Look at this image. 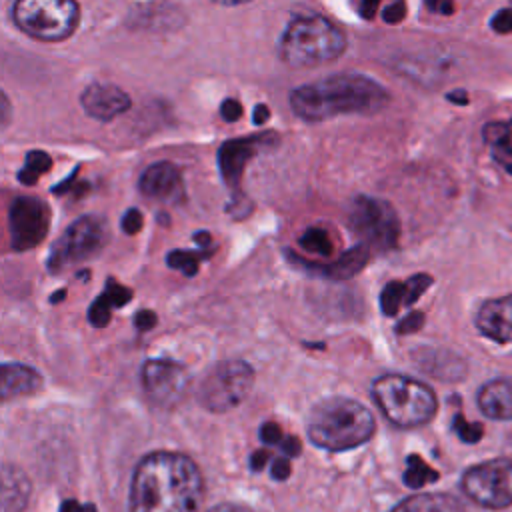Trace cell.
I'll return each instance as SVG.
<instances>
[{
  "label": "cell",
  "mask_w": 512,
  "mask_h": 512,
  "mask_svg": "<svg viewBox=\"0 0 512 512\" xmlns=\"http://www.w3.org/2000/svg\"><path fill=\"white\" fill-rule=\"evenodd\" d=\"M204 478L198 464L182 454L158 450L134 468L128 512H200Z\"/></svg>",
  "instance_id": "1"
},
{
  "label": "cell",
  "mask_w": 512,
  "mask_h": 512,
  "mask_svg": "<svg viewBox=\"0 0 512 512\" xmlns=\"http://www.w3.org/2000/svg\"><path fill=\"white\" fill-rule=\"evenodd\" d=\"M388 104V92L364 74H334L298 86L290 94L294 114L308 122H322L342 114H374Z\"/></svg>",
  "instance_id": "2"
},
{
  "label": "cell",
  "mask_w": 512,
  "mask_h": 512,
  "mask_svg": "<svg viewBox=\"0 0 512 512\" xmlns=\"http://www.w3.org/2000/svg\"><path fill=\"white\" fill-rule=\"evenodd\" d=\"M376 430L372 412L358 400L332 396L318 402L310 414L306 432L314 446L328 452H344L366 444Z\"/></svg>",
  "instance_id": "3"
},
{
  "label": "cell",
  "mask_w": 512,
  "mask_h": 512,
  "mask_svg": "<svg viewBox=\"0 0 512 512\" xmlns=\"http://www.w3.org/2000/svg\"><path fill=\"white\" fill-rule=\"evenodd\" d=\"M372 398L380 412L400 428H416L436 414V394L424 382L404 374H384L372 382Z\"/></svg>",
  "instance_id": "4"
},
{
  "label": "cell",
  "mask_w": 512,
  "mask_h": 512,
  "mask_svg": "<svg viewBox=\"0 0 512 512\" xmlns=\"http://www.w3.org/2000/svg\"><path fill=\"white\" fill-rule=\"evenodd\" d=\"M346 48V38L324 16H298L282 34L280 56L286 64L304 68L336 60Z\"/></svg>",
  "instance_id": "5"
},
{
  "label": "cell",
  "mask_w": 512,
  "mask_h": 512,
  "mask_svg": "<svg viewBox=\"0 0 512 512\" xmlns=\"http://www.w3.org/2000/svg\"><path fill=\"white\" fill-rule=\"evenodd\" d=\"M12 14L24 34L42 42L68 38L80 18L74 0H16Z\"/></svg>",
  "instance_id": "6"
},
{
  "label": "cell",
  "mask_w": 512,
  "mask_h": 512,
  "mask_svg": "<svg viewBox=\"0 0 512 512\" xmlns=\"http://www.w3.org/2000/svg\"><path fill=\"white\" fill-rule=\"evenodd\" d=\"M254 384V370L242 358L216 364L198 388V402L210 412H228L240 406Z\"/></svg>",
  "instance_id": "7"
},
{
  "label": "cell",
  "mask_w": 512,
  "mask_h": 512,
  "mask_svg": "<svg viewBox=\"0 0 512 512\" xmlns=\"http://www.w3.org/2000/svg\"><path fill=\"white\" fill-rule=\"evenodd\" d=\"M108 240L106 222L100 216L88 214L74 220L66 232L52 244L46 268L58 274L74 264H80L98 254Z\"/></svg>",
  "instance_id": "8"
},
{
  "label": "cell",
  "mask_w": 512,
  "mask_h": 512,
  "mask_svg": "<svg viewBox=\"0 0 512 512\" xmlns=\"http://www.w3.org/2000/svg\"><path fill=\"white\" fill-rule=\"evenodd\" d=\"M350 228L362 244L376 250H392L400 238V220L392 204L372 196H358L348 212Z\"/></svg>",
  "instance_id": "9"
},
{
  "label": "cell",
  "mask_w": 512,
  "mask_h": 512,
  "mask_svg": "<svg viewBox=\"0 0 512 512\" xmlns=\"http://www.w3.org/2000/svg\"><path fill=\"white\" fill-rule=\"evenodd\" d=\"M460 486L482 508L502 510L512 506V458H492L470 466Z\"/></svg>",
  "instance_id": "10"
},
{
  "label": "cell",
  "mask_w": 512,
  "mask_h": 512,
  "mask_svg": "<svg viewBox=\"0 0 512 512\" xmlns=\"http://www.w3.org/2000/svg\"><path fill=\"white\" fill-rule=\"evenodd\" d=\"M140 382L146 398L156 408H176L188 394L190 374L188 370L166 358H150L142 364Z\"/></svg>",
  "instance_id": "11"
},
{
  "label": "cell",
  "mask_w": 512,
  "mask_h": 512,
  "mask_svg": "<svg viewBox=\"0 0 512 512\" xmlns=\"http://www.w3.org/2000/svg\"><path fill=\"white\" fill-rule=\"evenodd\" d=\"M50 228V208L34 196H18L8 210L12 250L24 252L38 246Z\"/></svg>",
  "instance_id": "12"
},
{
  "label": "cell",
  "mask_w": 512,
  "mask_h": 512,
  "mask_svg": "<svg viewBox=\"0 0 512 512\" xmlns=\"http://www.w3.org/2000/svg\"><path fill=\"white\" fill-rule=\"evenodd\" d=\"M276 142L274 132H262L246 138H234L220 146L218 150V168L224 182L230 188H238L242 172L252 156H256L262 148H268Z\"/></svg>",
  "instance_id": "13"
},
{
  "label": "cell",
  "mask_w": 512,
  "mask_h": 512,
  "mask_svg": "<svg viewBox=\"0 0 512 512\" xmlns=\"http://www.w3.org/2000/svg\"><path fill=\"white\" fill-rule=\"evenodd\" d=\"M80 104L88 116L110 122L130 108V96L110 82H92L82 92Z\"/></svg>",
  "instance_id": "14"
},
{
  "label": "cell",
  "mask_w": 512,
  "mask_h": 512,
  "mask_svg": "<svg viewBox=\"0 0 512 512\" xmlns=\"http://www.w3.org/2000/svg\"><path fill=\"white\" fill-rule=\"evenodd\" d=\"M144 196L160 202H178L184 194L180 170L172 162H154L140 176Z\"/></svg>",
  "instance_id": "15"
},
{
  "label": "cell",
  "mask_w": 512,
  "mask_h": 512,
  "mask_svg": "<svg viewBox=\"0 0 512 512\" xmlns=\"http://www.w3.org/2000/svg\"><path fill=\"white\" fill-rule=\"evenodd\" d=\"M476 328L498 344L512 342V294L486 300L476 312Z\"/></svg>",
  "instance_id": "16"
},
{
  "label": "cell",
  "mask_w": 512,
  "mask_h": 512,
  "mask_svg": "<svg viewBox=\"0 0 512 512\" xmlns=\"http://www.w3.org/2000/svg\"><path fill=\"white\" fill-rule=\"evenodd\" d=\"M478 406L492 420H512V376L488 380L478 390Z\"/></svg>",
  "instance_id": "17"
},
{
  "label": "cell",
  "mask_w": 512,
  "mask_h": 512,
  "mask_svg": "<svg viewBox=\"0 0 512 512\" xmlns=\"http://www.w3.org/2000/svg\"><path fill=\"white\" fill-rule=\"evenodd\" d=\"M42 386V376L36 368L26 364H10L6 362L2 366V398H18L26 394H34Z\"/></svg>",
  "instance_id": "18"
},
{
  "label": "cell",
  "mask_w": 512,
  "mask_h": 512,
  "mask_svg": "<svg viewBox=\"0 0 512 512\" xmlns=\"http://www.w3.org/2000/svg\"><path fill=\"white\" fill-rule=\"evenodd\" d=\"M388 512H466L460 498L446 492H422L404 498Z\"/></svg>",
  "instance_id": "19"
},
{
  "label": "cell",
  "mask_w": 512,
  "mask_h": 512,
  "mask_svg": "<svg viewBox=\"0 0 512 512\" xmlns=\"http://www.w3.org/2000/svg\"><path fill=\"white\" fill-rule=\"evenodd\" d=\"M482 138L490 148L492 160L508 174H512V120L488 122L482 128Z\"/></svg>",
  "instance_id": "20"
},
{
  "label": "cell",
  "mask_w": 512,
  "mask_h": 512,
  "mask_svg": "<svg viewBox=\"0 0 512 512\" xmlns=\"http://www.w3.org/2000/svg\"><path fill=\"white\" fill-rule=\"evenodd\" d=\"M30 500V480L16 468L6 464L2 470V506L4 512H22Z\"/></svg>",
  "instance_id": "21"
},
{
  "label": "cell",
  "mask_w": 512,
  "mask_h": 512,
  "mask_svg": "<svg viewBox=\"0 0 512 512\" xmlns=\"http://www.w3.org/2000/svg\"><path fill=\"white\" fill-rule=\"evenodd\" d=\"M132 298V292L124 286H120L118 282L110 280L104 288V292L100 294L98 300L92 302L90 310H88V320L92 326L96 328H102L108 324L110 320V312L112 308H118V306H124L128 300Z\"/></svg>",
  "instance_id": "22"
},
{
  "label": "cell",
  "mask_w": 512,
  "mask_h": 512,
  "mask_svg": "<svg viewBox=\"0 0 512 512\" xmlns=\"http://www.w3.org/2000/svg\"><path fill=\"white\" fill-rule=\"evenodd\" d=\"M368 256H370V246L358 244V246L346 250L336 262H332L328 266H312V268H316V272H320L332 280H346V278L358 274L366 266Z\"/></svg>",
  "instance_id": "23"
},
{
  "label": "cell",
  "mask_w": 512,
  "mask_h": 512,
  "mask_svg": "<svg viewBox=\"0 0 512 512\" xmlns=\"http://www.w3.org/2000/svg\"><path fill=\"white\" fill-rule=\"evenodd\" d=\"M438 480V472L430 468L420 456L412 454L406 460V472H404V484L410 488H422L430 482Z\"/></svg>",
  "instance_id": "24"
},
{
  "label": "cell",
  "mask_w": 512,
  "mask_h": 512,
  "mask_svg": "<svg viewBox=\"0 0 512 512\" xmlns=\"http://www.w3.org/2000/svg\"><path fill=\"white\" fill-rule=\"evenodd\" d=\"M298 242L306 252H312V254H318V256H330L334 252L332 236L328 234V230H324L320 226L306 228Z\"/></svg>",
  "instance_id": "25"
},
{
  "label": "cell",
  "mask_w": 512,
  "mask_h": 512,
  "mask_svg": "<svg viewBox=\"0 0 512 512\" xmlns=\"http://www.w3.org/2000/svg\"><path fill=\"white\" fill-rule=\"evenodd\" d=\"M50 166H52V160H50V156H48L46 152H42V150H32V152H28L26 162H24V166H22L20 172H18V180H20L22 184L30 186V184H34L46 170H50Z\"/></svg>",
  "instance_id": "26"
},
{
  "label": "cell",
  "mask_w": 512,
  "mask_h": 512,
  "mask_svg": "<svg viewBox=\"0 0 512 512\" xmlns=\"http://www.w3.org/2000/svg\"><path fill=\"white\" fill-rule=\"evenodd\" d=\"M400 306H406V284L404 282H388L380 294V308L386 316H394Z\"/></svg>",
  "instance_id": "27"
},
{
  "label": "cell",
  "mask_w": 512,
  "mask_h": 512,
  "mask_svg": "<svg viewBox=\"0 0 512 512\" xmlns=\"http://www.w3.org/2000/svg\"><path fill=\"white\" fill-rule=\"evenodd\" d=\"M198 260H200V254L198 252H192V250H174L168 254L166 262L170 268L174 270H180L184 276H192L196 274L198 270Z\"/></svg>",
  "instance_id": "28"
},
{
  "label": "cell",
  "mask_w": 512,
  "mask_h": 512,
  "mask_svg": "<svg viewBox=\"0 0 512 512\" xmlns=\"http://www.w3.org/2000/svg\"><path fill=\"white\" fill-rule=\"evenodd\" d=\"M454 432L460 436V440H464V442H478L480 438H482V434H484V428L480 426V424H476V422H466L464 420V416L462 414H456L454 416Z\"/></svg>",
  "instance_id": "29"
},
{
  "label": "cell",
  "mask_w": 512,
  "mask_h": 512,
  "mask_svg": "<svg viewBox=\"0 0 512 512\" xmlns=\"http://www.w3.org/2000/svg\"><path fill=\"white\" fill-rule=\"evenodd\" d=\"M404 284H406V306H410L432 284V278L428 274H416L410 280H406Z\"/></svg>",
  "instance_id": "30"
},
{
  "label": "cell",
  "mask_w": 512,
  "mask_h": 512,
  "mask_svg": "<svg viewBox=\"0 0 512 512\" xmlns=\"http://www.w3.org/2000/svg\"><path fill=\"white\" fill-rule=\"evenodd\" d=\"M490 28L498 34H510L512 32V8L498 10L490 20Z\"/></svg>",
  "instance_id": "31"
},
{
  "label": "cell",
  "mask_w": 512,
  "mask_h": 512,
  "mask_svg": "<svg viewBox=\"0 0 512 512\" xmlns=\"http://www.w3.org/2000/svg\"><path fill=\"white\" fill-rule=\"evenodd\" d=\"M284 432L280 430V426L276 422H264L260 426V440L264 444H272V446H280V442L284 440Z\"/></svg>",
  "instance_id": "32"
},
{
  "label": "cell",
  "mask_w": 512,
  "mask_h": 512,
  "mask_svg": "<svg viewBox=\"0 0 512 512\" xmlns=\"http://www.w3.org/2000/svg\"><path fill=\"white\" fill-rule=\"evenodd\" d=\"M120 226H122V230H124L126 234H136V232L142 228V214H140V210L130 208V210L122 216Z\"/></svg>",
  "instance_id": "33"
},
{
  "label": "cell",
  "mask_w": 512,
  "mask_h": 512,
  "mask_svg": "<svg viewBox=\"0 0 512 512\" xmlns=\"http://www.w3.org/2000/svg\"><path fill=\"white\" fill-rule=\"evenodd\" d=\"M404 16H406V4H404V0H394V2H392L390 6H386L384 12H382V18H384L388 24H396V22H400Z\"/></svg>",
  "instance_id": "34"
},
{
  "label": "cell",
  "mask_w": 512,
  "mask_h": 512,
  "mask_svg": "<svg viewBox=\"0 0 512 512\" xmlns=\"http://www.w3.org/2000/svg\"><path fill=\"white\" fill-rule=\"evenodd\" d=\"M220 116L226 120V122H236L240 116H242V104L234 98H226L220 106Z\"/></svg>",
  "instance_id": "35"
},
{
  "label": "cell",
  "mask_w": 512,
  "mask_h": 512,
  "mask_svg": "<svg viewBox=\"0 0 512 512\" xmlns=\"http://www.w3.org/2000/svg\"><path fill=\"white\" fill-rule=\"evenodd\" d=\"M424 322V316L422 312H410L404 320H400L398 324V332L400 334H408V332H416Z\"/></svg>",
  "instance_id": "36"
},
{
  "label": "cell",
  "mask_w": 512,
  "mask_h": 512,
  "mask_svg": "<svg viewBox=\"0 0 512 512\" xmlns=\"http://www.w3.org/2000/svg\"><path fill=\"white\" fill-rule=\"evenodd\" d=\"M270 474L274 480H286L290 476V464H288V458H272V464H270Z\"/></svg>",
  "instance_id": "37"
},
{
  "label": "cell",
  "mask_w": 512,
  "mask_h": 512,
  "mask_svg": "<svg viewBox=\"0 0 512 512\" xmlns=\"http://www.w3.org/2000/svg\"><path fill=\"white\" fill-rule=\"evenodd\" d=\"M424 4L430 12H436L442 16H450L454 12V0H424Z\"/></svg>",
  "instance_id": "38"
},
{
  "label": "cell",
  "mask_w": 512,
  "mask_h": 512,
  "mask_svg": "<svg viewBox=\"0 0 512 512\" xmlns=\"http://www.w3.org/2000/svg\"><path fill=\"white\" fill-rule=\"evenodd\" d=\"M380 0H354V8L362 18H374Z\"/></svg>",
  "instance_id": "39"
},
{
  "label": "cell",
  "mask_w": 512,
  "mask_h": 512,
  "mask_svg": "<svg viewBox=\"0 0 512 512\" xmlns=\"http://www.w3.org/2000/svg\"><path fill=\"white\" fill-rule=\"evenodd\" d=\"M134 324H136L138 330H150L156 324V314L152 310H140L134 316Z\"/></svg>",
  "instance_id": "40"
},
{
  "label": "cell",
  "mask_w": 512,
  "mask_h": 512,
  "mask_svg": "<svg viewBox=\"0 0 512 512\" xmlns=\"http://www.w3.org/2000/svg\"><path fill=\"white\" fill-rule=\"evenodd\" d=\"M206 512H254V510L244 504H236V502H220V504L208 508Z\"/></svg>",
  "instance_id": "41"
},
{
  "label": "cell",
  "mask_w": 512,
  "mask_h": 512,
  "mask_svg": "<svg viewBox=\"0 0 512 512\" xmlns=\"http://www.w3.org/2000/svg\"><path fill=\"white\" fill-rule=\"evenodd\" d=\"M60 512H96V510L90 504H78L76 500H66L62 502Z\"/></svg>",
  "instance_id": "42"
},
{
  "label": "cell",
  "mask_w": 512,
  "mask_h": 512,
  "mask_svg": "<svg viewBox=\"0 0 512 512\" xmlns=\"http://www.w3.org/2000/svg\"><path fill=\"white\" fill-rule=\"evenodd\" d=\"M268 458H270V454H268L266 450H258V452H254V454H252V458H250V468H252L254 472L262 470Z\"/></svg>",
  "instance_id": "43"
},
{
  "label": "cell",
  "mask_w": 512,
  "mask_h": 512,
  "mask_svg": "<svg viewBox=\"0 0 512 512\" xmlns=\"http://www.w3.org/2000/svg\"><path fill=\"white\" fill-rule=\"evenodd\" d=\"M268 118H270L268 108H266L264 104H258V106L254 108V118H252V120H254V124H256V126H262Z\"/></svg>",
  "instance_id": "44"
},
{
  "label": "cell",
  "mask_w": 512,
  "mask_h": 512,
  "mask_svg": "<svg viewBox=\"0 0 512 512\" xmlns=\"http://www.w3.org/2000/svg\"><path fill=\"white\" fill-rule=\"evenodd\" d=\"M446 98L454 104H468V94L464 90H452V92H448Z\"/></svg>",
  "instance_id": "45"
},
{
  "label": "cell",
  "mask_w": 512,
  "mask_h": 512,
  "mask_svg": "<svg viewBox=\"0 0 512 512\" xmlns=\"http://www.w3.org/2000/svg\"><path fill=\"white\" fill-rule=\"evenodd\" d=\"M216 4H224V6H234V4H242V2H250V0H212Z\"/></svg>",
  "instance_id": "46"
},
{
  "label": "cell",
  "mask_w": 512,
  "mask_h": 512,
  "mask_svg": "<svg viewBox=\"0 0 512 512\" xmlns=\"http://www.w3.org/2000/svg\"><path fill=\"white\" fill-rule=\"evenodd\" d=\"M62 294H66V292H62V290H58L56 294H54V298H52V302H58L60 298H62Z\"/></svg>",
  "instance_id": "47"
}]
</instances>
